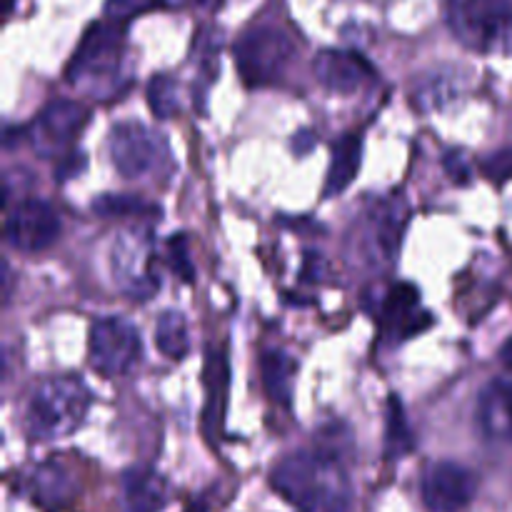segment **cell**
<instances>
[{
	"instance_id": "cell-1",
	"label": "cell",
	"mask_w": 512,
	"mask_h": 512,
	"mask_svg": "<svg viewBox=\"0 0 512 512\" xmlns=\"http://www.w3.org/2000/svg\"><path fill=\"white\" fill-rule=\"evenodd\" d=\"M275 493L298 512H350V480L330 453H293L273 470Z\"/></svg>"
},
{
	"instance_id": "cell-2",
	"label": "cell",
	"mask_w": 512,
	"mask_h": 512,
	"mask_svg": "<svg viewBox=\"0 0 512 512\" xmlns=\"http://www.w3.org/2000/svg\"><path fill=\"white\" fill-rule=\"evenodd\" d=\"M90 408V390L75 375H55L30 393L25 430L33 440L50 443L73 435Z\"/></svg>"
},
{
	"instance_id": "cell-3",
	"label": "cell",
	"mask_w": 512,
	"mask_h": 512,
	"mask_svg": "<svg viewBox=\"0 0 512 512\" xmlns=\"http://www.w3.org/2000/svg\"><path fill=\"white\" fill-rule=\"evenodd\" d=\"M125 53V25L105 18L103 23H93L85 30L83 40L70 58L68 83L73 88H83L100 98L118 83Z\"/></svg>"
},
{
	"instance_id": "cell-4",
	"label": "cell",
	"mask_w": 512,
	"mask_h": 512,
	"mask_svg": "<svg viewBox=\"0 0 512 512\" xmlns=\"http://www.w3.org/2000/svg\"><path fill=\"white\" fill-rule=\"evenodd\" d=\"M445 18L468 50L512 53V0H445Z\"/></svg>"
},
{
	"instance_id": "cell-5",
	"label": "cell",
	"mask_w": 512,
	"mask_h": 512,
	"mask_svg": "<svg viewBox=\"0 0 512 512\" xmlns=\"http://www.w3.org/2000/svg\"><path fill=\"white\" fill-rule=\"evenodd\" d=\"M235 65L248 88H263L283 78L295 45L288 35L273 25H258L240 35L235 43Z\"/></svg>"
},
{
	"instance_id": "cell-6",
	"label": "cell",
	"mask_w": 512,
	"mask_h": 512,
	"mask_svg": "<svg viewBox=\"0 0 512 512\" xmlns=\"http://www.w3.org/2000/svg\"><path fill=\"white\" fill-rule=\"evenodd\" d=\"M110 268L115 285L130 298L148 300L160 290V278L155 273V245L148 230H125L113 245Z\"/></svg>"
},
{
	"instance_id": "cell-7",
	"label": "cell",
	"mask_w": 512,
	"mask_h": 512,
	"mask_svg": "<svg viewBox=\"0 0 512 512\" xmlns=\"http://www.w3.org/2000/svg\"><path fill=\"white\" fill-rule=\"evenodd\" d=\"M90 365L103 375H123L143 355L138 328L120 315L98 320L90 330Z\"/></svg>"
},
{
	"instance_id": "cell-8",
	"label": "cell",
	"mask_w": 512,
	"mask_h": 512,
	"mask_svg": "<svg viewBox=\"0 0 512 512\" xmlns=\"http://www.w3.org/2000/svg\"><path fill=\"white\" fill-rule=\"evenodd\" d=\"M110 163L123 178L138 180L153 173L165 155V143L143 123H120L108 138Z\"/></svg>"
},
{
	"instance_id": "cell-9",
	"label": "cell",
	"mask_w": 512,
	"mask_h": 512,
	"mask_svg": "<svg viewBox=\"0 0 512 512\" xmlns=\"http://www.w3.org/2000/svg\"><path fill=\"white\" fill-rule=\"evenodd\" d=\"M88 123V110L78 100H50L28 128V140L33 150L43 158H63L75 135Z\"/></svg>"
},
{
	"instance_id": "cell-10",
	"label": "cell",
	"mask_w": 512,
	"mask_h": 512,
	"mask_svg": "<svg viewBox=\"0 0 512 512\" xmlns=\"http://www.w3.org/2000/svg\"><path fill=\"white\" fill-rule=\"evenodd\" d=\"M60 235V218L45 200H20L5 220V238L15 250L40 253Z\"/></svg>"
},
{
	"instance_id": "cell-11",
	"label": "cell",
	"mask_w": 512,
	"mask_h": 512,
	"mask_svg": "<svg viewBox=\"0 0 512 512\" xmlns=\"http://www.w3.org/2000/svg\"><path fill=\"white\" fill-rule=\"evenodd\" d=\"M478 478L465 465L443 460L433 463L423 475V500L433 512H460L473 503Z\"/></svg>"
},
{
	"instance_id": "cell-12",
	"label": "cell",
	"mask_w": 512,
	"mask_h": 512,
	"mask_svg": "<svg viewBox=\"0 0 512 512\" xmlns=\"http://www.w3.org/2000/svg\"><path fill=\"white\" fill-rule=\"evenodd\" d=\"M313 73L318 83L333 93H355L375 78L373 65L363 55L338 48L320 50L313 60Z\"/></svg>"
},
{
	"instance_id": "cell-13",
	"label": "cell",
	"mask_w": 512,
	"mask_h": 512,
	"mask_svg": "<svg viewBox=\"0 0 512 512\" xmlns=\"http://www.w3.org/2000/svg\"><path fill=\"white\" fill-rule=\"evenodd\" d=\"M25 495L33 500V505H38L40 510L58 512L65 510L78 495V483H75L73 473H70L65 465L48 460V463H40L25 475Z\"/></svg>"
},
{
	"instance_id": "cell-14",
	"label": "cell",
	"mask_w": 512,
	"mask_h": 512,
	"mask_svg": "<svg viewBox=\"0 0 512 512\" xmlns=\"http://www.w3.org/2000/svg\"><path fill=\"white\" fill-rule=\"evenodd\" d=\"M480 433L493 443H512V380L498 378L478 398Z\"/></svg>"
},
{
	"instance_id": "cell-15",
	"label": "cell",
	"mask_w": 512,
	"mask_h": 512,
	"mask_svg": "<svg viewBox=\"0 0 512 512\" xmlns=\"http://www.w3.org/2000/svg\"><path fill=\"white\" fill-rule=\"evenodd\" d=\"M123 500L128 512H160L168 503V488L153 470L130 468L123 475Z\"/></svg>"
},
{
	"instance_id": "cell-16",
	"label": "cell",
	"mask_w": 512,
	"mask_h": 512,
	"mask_svg": "<svg viewBox=\"0 0 512 512\" xmlns=\"http://www.w3.org/2000/svg\"><path fill=\"white\" fill-rule=\"evenodd\" d=\"M418 305H420V293L413 283H395L383 303L385 325L393 328L395 333L403 335V338L415 335L418 330H423L425 325H430V323H420Z\"/></svg>"
},
{
	"instance_id": "cell-17",
	"label": "cell",
	"mask_w": 512,
	"mask_h": 512,
	"mask_svg": "<svg viewBox=\"0 0 512 512\" xmlns=\"http://www.w3.org/2000/svg\"><path fill=\"white\" fill-rule=\"evenodd\" d=\"M360 163H363V138L358 133H348L335 143L333 158H330L328 180H325V198H335L358 175Z\"/></svg>"
},
{
	"instance_id": "cell-18",
	"label": "cell",
	"mask_w": 512,
	"mask_h": 512,
	"mask_svg": "<svg viewBox=\"0 0 512 512\" xmlns=\"http://www.w3.org/2000/svg\"><path fill=\"white\" fill-rule=\"evenodd\" d=\"M260 370H263V385L275 403H290L295 385V360L285 350H265L260 358Z\"/></svg>"
},
{
	"instance_id": "cell-19",
	"label": "cell",
	"mask_w": 512,
	"mask_h": 512,
	"mask_svg": "<svg viewBox=\"0 0 512 512\" xmlns=\"http://www.w3.org/2000/svg\"><path fill=\"white\" fill-rule=\"evenodd\" d=\"M155 345L170 360H183L188 355L190 338L183 315L175 313V310H168V313L160 315L158 323H155Z\"/></svg>"
},
{
	"instance_id": "cell-20",
	"label": "cell",
	"mask_w": 512,
	"mask_h": 512,
	"mask_svg": "<svg viewBox=\"0 0 512 512\" xmlns=\"http://www.w3.org/2000/svg\"><path fill=\"white\" fill-rule=\"evenodd\" d=\"M413 430H410L405 408L398 395L388 398V415H385V453L388 458H403L413 450Z\"/></svg>"
},
{
	"instance_id": "cell-21",
	"label": "cell",
	"mask_w": 512,
	"mask_h": 512,
	"mask_svg": "<svg viewBox=\"0 0 512 512\" xmlns=\"http://www.w3.org/2000/svg\"><path fill=\"white\" fill-rule=\"evenodd\" d=\"M93 210L103 218H133V215H155L158 208L153 203H145L138 195H120V193H108L100 195L93 203Z\"/></svg>"
},
{
	"instance_id": "cell-22",
	"label": "cell",
	"mask_w": 512,
	"mask_h": 512,
	"mask_svg": "<svg viewBox=\"0 0 512 512\" xmlns=\"http://www.w3.org/2000/svg\"><path fill=\"white\" fill-rule=\"evenodd\" d=\"M148 105L158 118L168 120L180 110V85L170 75L158 73L148 83Z\"/></svg>"
},
{
	"instance_id": "cell-23",
	"label": "cell",
	"mask_w": 512,
	"mask_h": 512,
	"mask_svg": "<svg viewBox=\"0 0 512 512\" xmlns=\"http://www.w3.org/2000/svg\"><path fill=\"white\" fill-rule=\"evenodd\" d=\"M158 5H163V0H105V18L113 20V23H130L138 15L150 13Z\"/></svg>"
},
{
	"instance_id": "cell-24",
	"label": "cell",
	"mask_w": 512,
	"mask_h": 512,
	"mask_svg": "<svg viewBox=\"0 0 512 512\" xmlns=\"http://www.w3.org/2000/svg\"><path fill=\"white\" fill-rule=\"evenodd\" d=\"M168 255H165V260H168L170 270H173L178 278H183L185 283H190L193 280V263H190L188 258V240H185V235H173V238L168 240Z\"/></svg>"
},
{
	"instance_id": "cell-25",
	"label": "cell",
	"mask_w": 512,
	"mask_h": 512,
	"mask_svg": "<svg viewBox=\"0 0 512 512\" xmlns=\"http://www.w3.org/2000/svg\"><path fill=\"white\" fill-rule=\"evenodd\" d=\"M483 173L490 180H512V148L495 150L490 158H485Z\"/></svg>"
},
{
	"instance_id": "cell-26",
	"label": "cell",
	"mask_w": 512,
	"mask_h": 512,
	"mask_svg": "<svg viewBox=\"0 0 512 512\" xmlns=\"http://www.w3.org/2000/svg\"><path fill=\"white\" fill-rule=\"evenodd\" d=\"M443 165H445V173L450 175V180H453L455 185H470L473 173H470V165H468V158H465V153H460V150H448L443 158Z\"/></svg>"
},
{
	"instance_id": "cell-27",
	"label": "cell",
	"mask_w": 512,
	"mask_h": 512,
	"mask_svg": "<svg viewBox=\"0 0 512 512\" xmlns=\"http://www.w3.org/2000/svg\"><path fill=\"white\" fill-rule=\"evenodd\" d=\"M85 170V155L83 153H68L63 155V160H60L58 170H55V178L60 180V183H65V180L75 178V175H80Z\"/></svg>"
},
{
	"instance_id": "cell-28",
	"label": "cell",
	"mask_w": 512,
	"mask_h": 512,
	"mask_svg": "<svg viewBox=\"0 0 512 512\" xmlns=\"http://www.w3.org/2000/svg\"><path fill=\"white\" fill-rule=\"evenodd\" d=\"M165 5L170 8H205V10H215L223 5V0H163Z\"/></svg>"
},
{
	"instance_id": "cell-29",
	"label": "cell",
	"mask_w": 512,
	"mask_h": 512,
	"mask_svg": "<svg viewBox=\"0 0 512 512\" xmlns=\"http://www.w3.org/2000/svg\"><path fill=\"white\" fill-rule=\"evenodd\" d=\"M500 363H503L508 370H512V338L505 340L503 348H500Z\"/></svg>"
}]
</instances>
